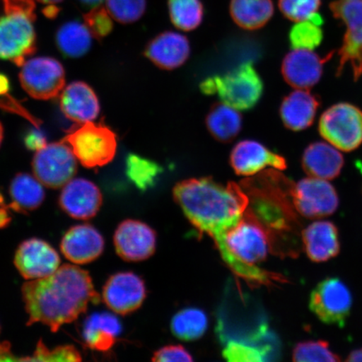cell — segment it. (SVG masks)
Masks as SVG:
<instances>
[{
    "label": "cell",
    "instance_id": "cell-1",
    "mask_svg": "<svg viewBox=\"0 0 362 362\" xmlns=\"http://www.w3.org/2000/svg\"><path fill=\"white\" fill-rule=\"evenodd\" d=\"M22 300L29 316L27 325L42 323L57 332L78 319L90 304L101 300L88 271L64 264L51 275L23 284Z\"/></svg>",
    "mask_w": 362,
    "mask_h": 362
},
{
    "label": "cell",
    "instance_id": "cell-2",
    "mask_svg": "<svg viewBox=\"0 0 362 362\" xmlns=\"http://www.w3.org/2000/svg\"><path fill=\"white\" fill-rule=\"evenodd\" d=\"M173 194L194 228L212 238L236 226L249 204L241 185H224L208 177L181 181L174 187Z\"/></svg>",
    "mask_w": 362,
    "mask_h": 362
},
{
    "label": "cell",
    "instance_id": "cell-3",
    "mask_svg": "<svg viewBox=\"0 0 362 362\" xmlns=\"http://www.w3.org/2000/svg\"><path fill=\"white\" fill-rule=\"evenodd\" d=\"M293 181L279 171L265 170L243 181L247 194V210L269 235L271 250L279 255H298V212L291 198Z\"/></svg>",
    "mask_w": 362,
    "mask_h": 362
},
{
    "label": "cell",
    "instance_id": "cell-4",
    "mask_svg": "<svg viewBox=\"0 0 362 362\" xmlns=\"http://www.w3.org/2000/svg\"><path fill=\"white\" fill-rule=\"evenodd\" d=\"M214 240L225 264L248 284L261 286L283 281L281 276L257 266L268 256L270 240L247 210L236 226Z\"/></svg>",
    "mask_w": 362,
    "mask_h": 362
},
{
    "label": "cell",
    "instance_id": "cell-5",
    "mask_svg": "<svg viewBox=\"0 0 362 362\" xmlns=\"http://www.w3.org/2000/svg\"><path fill=\"white\" fill-rule=\"evenodd\" d=\"M273 332L259 301L230 282L217 310L216 333L223 345L230 341L259 346Z\"/></svg>",
    "mask_w": 362,
    "mask_h": 362
},
{
    "label": "cell",
    "instance_id": "cell-6",
    "mask_svg": "<svg viewBox=\"0 0 362 362\" xmlns=\"http://www.w3.org/2000/svg\"><path fill=\"white\" fill-rule=\"evenodd\" d=\"M0 59L21 66L36 49L34 0H2Z\"/></svg>",
    "mask_w": 362,
    "mask_h": 362
},
{
    "label": "cell",
    "instance_id": "cell-7",
    "mask_svg": "<svg viewBox=\"0 0 362 362\" xmlns=\"http://www.w3.org/2000/svg\"><path fill=\"white\" fill-rule=\"evenodd\" d=\"M204 94H216L221 102L246 111L255 107L264 92V83L251 62H245L223 76H214L202 81Z\"/></svg>",
    "mask_w": 362,
    "mask_h": 362
},
{
    "label": "cell",
    "instance_id": "cell-8",
    "mask_svg": "<svg viewBox=\"0 0 362 362\" xmlns=\"http://www.w3.org/2000/svg\"><path fill=\"white\" fill-rule=\"evenodd\" d=\"M78 160L86 168L110 164L117 151L116 134L102 124L88 122L81 124L65 139Z\"/></svg>",
    "mask_w": 362,
    "mask_h": 362
},
{
    "label": "cell",
    "instance_id": "cell-9",
    "mask_svg": "<svg viewBox=\"0 0 362 362\" xmlns=\"http://www.w3.org/2000/svg\"><path fill=\"white\" fill-rule=\"evenodd\" d=\"M329 10L334 18L346 26L341 48L338 51L337 76H341L347 64L357 81L362 76V0H334Z\"/></svg>",
    "mask_w": 362,
    "mask_h": 362
},
{
    "label": "cell",
    "instance_id": "cell-10",
    "mask_svg": "<svg viewBox=\"0 0 362 362\" xmlns=\"http://www.w3.org/2000/svg\"><path fill=\"white\" fill-rule=\"evenodd\" d=\"M319 132L339 151H355L362 144V111L351 103L334 104L321 115Z\"/></svg>",
    "mask_w": 362,
    "mask_h": 362
},
{
    "label": "cell",
    "instance_id": "cell-11",
    "mask_svg": "<svg viewBox=\"0 0 362 362\" xmlns=\"http://www.w3.org/2000/svg\"><path fill=\"white\" fill-rule=\"evenodd\" d=\"M33 173L44 187L62 188L74 179L78 170V158L65 141L47 144L35 151Z\"/></svg>",
    "mask_w": 362,
    "mask_h": 362
},
{
    "label": "cell",
    "instance_id": "cell-12",
    "mask_svg": "<svg viewBox=\"0 0 362 362\" xmlns=\"http://www.w3.org/2000/svg\"><path fill=\"white\" fill-rule=\"evenodd\" d=\"M20 81L23 89L31 98L49 100L60 95L64 88L65 70L55 58H31L21 66Z\"/></svg>",
    "mask_w": 362,
    "mask_h": 362
},
{
    "label": "cell",
    "instance_id": "cell-13",
    "mask_svg": "<svg viewBox=\"0 0 362 362\" xmlns=\"http://www.w3.org/2000/svg\"><path fill=\"white\" fill-rule=\"evenodd\" d=\"M309 306L323 323L342 328L351 314V293L341 279L327 278L312 291Z\"/></svg>",
    "mask_w": 362,
    "mask_h": 362
},
{
    "label": "cell",
    "instance_id": "cell-14",
    "mask_svg": "<svg viewBox=\"0 0 362 362\" xmlns=\"http://www.w3.org/2000/svg\"><path fill=\"white\" fill-rule=\"evenodd\" d=\"M291 198L298 214L310 219L332 216L339 206L338 194L333 185L327 180L310 176L293 183Z\"/></svg>",
    "mask_w": 362,
    "mask_h": 362
},
{
    "label": "cell",
    "instance_id": "cell-15",
    "mask_svg": "<svg viewBox=\"0 0 362 362\" xmlns=\"http://www.w3.org/2000/svg\"><path fill=\"white\" fill-rule=\"evenodd\" d=\"M147 296L144 280L132 272H120L111 276L104 285L102 300L115 314L134 313Z\"/></svg>",
    "mask_w": 362,
    "mask_h": 362
},
{
    "label": "cell",
    "instance_id": "cell-16",
    "mask_svg": "<svg viewBox=\"0 0 362 362\" xmlns=\"http://www.w3.org/2000/svg\"><path fill=\"white\" fill-rule=\"evenodd\" d=\"M117 255L126 262H141L156 252L157 234L151 226L137 220H125L113 236Z\"/></svg>",
    "mask_w": 362,
    "mask_h": 362
},
{
    "label": "cell",
    "instance_id": "cell-17",
    "mask_svg": "<svg viewBox=\"0 0 362 362\" xmlns=\"http://www.w3.org/2000/svg\"><path fill=\"white\" fill-rule=\"evenodd\" d=\"M13 264L22 277L35 280L55 273L61 264L58 252L42 239L30 238L16 251Z\"/></svg>",
    "mask_w": 362,
    "mask_h": 362
},
{
    "label": "cell",
    "instance_id": "cell-18",
    "mask_svg": "<svg viewBox=\"0 0 362 362\" xmlns=\"http://www.w3.org/2000/svg\"><path fill=\"white\" fill-rule=\"evenodd\" d=\"M332 57L333 52L322 58L310 49H293L284 59L283 78L294 88L309 90L319 83L325 63Z\"/></svg>",
    "mask_w": 362,
    "mask_h": 362
},
{
    "label": "cell",
    "instance_id": "cell-19",
    "mask_svg": "<svg viewBox=\"0 0 362 362\" xmlns=\"http://www.w3.org/2000/svg\"><path fill=\"white\" fill-rule=\"evenodd\" d=\"M59 205L68 216L87 221L98 214L103 205V194L92 181L72 179L62 187Z\"/></svg>",
    "mask_w": 362,
    "mask_h": 362
},
{
    "label": "cell",
    "instance_id": "cell-20",
    "mask_svg": "<svg viewBox=\"0 0 362 362\" xmlns=\"http://www.w3.org/2000/svg\"><path fill=\"white\" fill-rule=\"evenodd\" d=\"M230 164L235 173L243 176L255 175L269 166L278 170H284L287 167L283 156L255 140L248 139L239 142L233 148L230 152Z\"/></svg>",
    "mask_w": 362,
    "mask_h": 362
},
{
    "label": "cell",
    "instance_id": "cell-21",
    "mask_svg": "<svg viewBox=\"0 0 362 362\" xmlns=\"http://www.w3.org/2000/svg\"><path fill=\"white\" fill-rule=\"evenodd\" d=\"M61 250L72 264H88L103 255L104 239L93 226L76 225L71 226L63 236Z\"/></svg>",
    "mask_w": 362,
    "mask_h": 362
},
{
    "label": "cell",
    "instance_id": "cell-22",
    "mask_svg": "<svg viewBox=\"0 0 362 362\" xmlns=\"http://www.w3.org/2000/svg\"><path fill=\"white\" fill-rule=\"evenodd\" d=\"M189 54L191 45L187 36L174 31L158 35L144 49V56L164 70H174L182 66Z\"/></svg>",
    "mask_w": 362,
    "mask_h": 362
},
{
    "label": "cell",
    "instance_id": "cell-23",
    "mask_svg": "<svg viewBox=\"0 0 362 362\" xmlns=\"http://www.w3.org/2000/svg\"><path fill=\"white\" fill-rule=\"evenodd\" d=\"M60 107L68 119L79 124L93 122L100 112L96 93L83 81H74L63 88Z\"/></svg>",
    "mask_w": 362,
    "mask_h": 362
},
{
    "label": "cell",
    "instance_id": "cell-24",
    "mask_svg": "<svg viewBox=\"0 0 362 362\" xmlns=\"http://www.w3.org/2000/svg\"><path fill=\"white\" fill-rule=\"evenodd\" d=\"M302 242L307 256L315 262L333 259L341 249L337 226L327 221L308 226L302 230Z\"/></svg>",
    "mask_w": 362,
    "mask_h": 362
},
{
    "label": "cell",
    "instance_id": "cell-25",
    "mask_svg": "<svg viewBox=\"0 0 362 362\" xmlns=\"http://www.w3.org/2000/svg\"><path fill=\"white\" fill-rule=\"evenodd\" d=\"M339 151L329 143L311 144L303 153V169L310 177L327 180L336 179L345 164Z\"/></svg>",
    "mask_w": 362,
    "mask_h": 362
},
{
    "label": "cell",
    "instance_id": "cell-26",
    "mask_svg": "<svg viewBox=\"0 0 362 362\" xmlns=\"http://www.w3.org/2000/svg\"><path fill=\"white\" fill-rule=\"evenodd\" d=\"M320 100L309 90L297 89L284 99L280 117L287 129L305 130L313 124Z\"/></svg>",
    "mask_w": 362,
    "mask_h": 362
},
{
    "label": "cell",
    "instance_id": "cell-27",
    "mask_svg": "<svg viewBox=\"0 0 362 362\" xmlns=\"http://www.w3.org/2000/svg\"><path fill=\"white\" fill-rule=\"evenodd\" d=\"M122 332L119 320L110 313H96L84 321L83 337L90 349L107 352L115 346Z\"/></svg>",
    "mask_w": 362,
    "mask_h": 362
},
{
    "label": "cell",
    "instance_id": "cell-28",
    "mask_svg": "<svg viewBox=\"0 0 362 362\" xmlns=\"http://www.w3.org/2000/svg\"><path fill=\"white\" fill-rule=\"evenodd\" d=\"M43 187L35 175L26 173L16 175L8 189L11 203L4 207L21 214L38 209L45 200Z\"/></svg>",
    "mask_w": 362,
    "mask_h": 362
},
{
    "label": "cell",
    "instance_id": "cell-29",
    "mask_svg": "<svg viewBox=\"0 0 362 362\" xmlns=\"http://www.w3.org/2000/svg\"><path fill=\"white\" fill-rule=\"evenodd\" d=\"M230 15L242 29L256 30L262 28L274 13L272 0H230Z\"/></svg>",
    "mask_w": 362,
    "mask_h": 362
},
{
    "label": "cell",
    "instance_id": "cell-30",
    "mask_svg": "<svg viewBox=\"0 0 362 362\" xmlns=\"http://www.w3.org/2000/svg\"><path fill=\"white\" fill-rule=\"evenodd\" d=\"M206 124L217 141L228 143L233 141L241 131L243 117L236 108L224 103H217L208 112Z\"/></svg>",
    "mask_w": 362,
    "mask_h": 362
},
{
    "label": "cell",
    "instance_id": "cell-31",
    "mask_svg": "<svg viewBox=\"0 0 362 362\" xmlns=\"http://www.w3.org/2000/svg\"><path fill=\"white\" fill-rule=\"evenodd\" d=\"M93 37L85 23L70 21L58 30L56 42L63 55L79 58L89 52Z\"/></svg>",
    "mask_w": 362,
    "mask_h": 362
},
{
    "label": "cell",
    "instance_id": "cell-32",
    "mask_svg": "<svg viewBox=\"0 0 362 362\" xmlns=\"http://www.w3.org/2000/svg\"><path fill=\"white\" fill-rule=\"evenodd\" d=\"M207 328V315L198 308H185L178 311L170 321L172 334L185 341H194L202 338Z\"/></svg>",
    "mask_w": 362,
    "mask_h": 362
},
{
    "label": "cell",
    "instance_id": "cell-33",
    "mask_svg": "<svg viewBox=\"0 0 362 362\" xmlns=\"http://www.w3.org/2000/svg\"><path fill=\"white\" fill-rule=\"evenodd\" d=\"M125 172L127 177L139 191L146 192L155 187L162 168L156 162L135 153H129L126 158Z\"/></svg>",
    "mask_w": 362,
    "mask_h": 362
},
{
    "label": "cell",
    "instance_id": "cell-34",
    "mask_svg": "<svg viewBox=\"0 0 362 362\" xmlns=\"http://www.w3.org/2000/svg\"><path fill=\"white\" fill-rule=\"evenodd\" d=\"M169 15L176 28L192 31L201 25L204 6L201 0H168Z\"/></svg>",
    "mask_w": 362,
    "mask_h": 362
},
{
    "label": "cell",
    "instance_id": "cell-35",
    "mask_svg": "<svg viewBox=\"0 0 362 362\" xmlns=\"http://www.w3.org/2000/svg\"><path fill=\"white\" fill-rule=\"evenodd\" d=\"M288 38L293 49L314 51L322 42L323 30L311 21L297 22L289 33Z\"/></svg>",
    "mask_w": 362,
    "mask_h": 362
},
{
    "label": "cell",
    "instance_id": "cell-36",
    "mask_svg": "<svg viewBox=\"0 0 362 362\" xmlns=\"http://www.w3.org/2000/svg\"><path fill=\"white\" fill-rule=\"evenodd\" d=\"M293 361L298 362H334L341 358L330 350L325 341H308L298 343L293 351Z\"/></svg>",
    "mask_w": 362,
    "mask_h": 362
},
{
    "label": "cell",
    "instance_id": "cell-37",
    "mask_svg": "<svg viewBox=\"0 0 362 362\" xmlns=\"http://www.w3.org/2000/svg\"><path fill=\"white\" fill-rule=\"evenodd\" d=\"M107 11L113 20L131 24L141 19L146 11V0H106Z\"/></svg>",
    "mask_w": 362,
    "mask_h": 362
},
{
    "label": "cell",
    "instance_id": "cell-38",
    "mask_svg": "<svg viewBox=\"0 0 362 362\" xmlns=\"http://www.w3.org/2000/svg\"><path fill=\"white\" fill-rule=\"evenodd\" d=\"M80 352L74 346H59L49 350L40 339L31 357H21V361H80Z\"/></svg>",
    "mask_w": 362,
    "mask_h": 362
},
{
    "label": "cell",
    "instance_id": "cell-39",
    "mask_svg": "<svg viewBox=\"0 0 362 362\" xmlns=\"http://www.w3.org/2000/svg\"><path fill=\"white\" fill-rule=\"evenodd\" d=\"M321 6V0H279L284 17L293 22L310 21Z\"/></svg>",
    "mask_w": 362,
    "mask_h": 362
},
{
    "label": "cell",
    "instance_id": "cell-40",
    "mask_svg": "<svg viewBox=\"0 0 362 362\" xmlns=\"http://www.w3.org/2000/svg\"><path fill=\"white\" fill-rule=\"evenodd\" d=\"M223 356L229 362H266L264 353L259 347L242 342L226 343Z\"/></svg>",
    "mask_w": 362,
    "mask_h": 362
},
{
    "label": "cell",
    "instance_id": "cell-41",
    "mask_svg": "<svg viewBox=\"0 0 362 362\" xmlns=\"http://www.w3.org/2000/svg\"><path fill=\"white\" fill-rule=\"evenodd\" d=\"M84 23L93 37L100 40L110 34L113 28L112 18L107 8L101 6L93 8L84 16Z\"/></svg>",
    "mask_w": 362,
    "mask_h": 362
},
{
    "label": "cell",
    "instance_id": "cell-42",
    "mask_svg": "<svg viewBox=\"0 0 362 362\" xmlns=\"http://www.w3.org/2000/svg\"><path fill=\"white\" fill-rule=\"evenodd\" d=\"M152 361L156 362H192L193 357L180 345H170L160 348L153 353Z\"/></svg>",
    "mask_w": 362,
    "mask_h": 362
},
{
    "label": "cell",
    "instance_id": "cell-43",
    "mask_svg": "<svg viewBox=\"0 0 362 362\" xmlns=\"http://www.w3.org/2000/svg\"><path fill=\"white\" fill-rule=\"evenodd\" d=\"M25 143L27 148L35 151H39L47 144L45 142L43 134L35 130L31 131L30 133L26 135Z\"/></svg>",
    "mask_w": 362,
    "mask_h": 362
},
{
    "label": "cell",
    "instance_id": "cell-44",
    "mask_svg": "<svg viewBox=\"0 0 362 362\" xmlns=\"http://www.w3.org/2000/svg\"><path fill=\"white\" fill-rule=\"evenodd\" d=\"M21 357H16L11 352V344L0 342V361H21Z\"/></svg>",
    "mask_w": 362,
    "mask_h": 362
},
{
    "label": "cell",
    "instance_id": "cell-45",
    "mask_svg": "<svg viewBox=\"0 0 362 362\" xmlns=\"http://www.w3.org/2000/svg\"><path fill=\"white\" fill-rule=\"evenodd\" d=\"M8 210L7 207L0 206V229L6 228L11 223L12 217Z\"/></svg>",
    "mask_w": 362,
    "mask_h": 362
},
{
    "label": "cell",
    "instance_id": "cell-46",
    "mask_svg": "<svg viewBox=\"0 0 362 362\" xmlns=\"http://www.w3.org/2000/svg\"><path fill=\"white\" fill-rule=\"evenodd\" d=\"M8 89H10V85L6 76L0 74V95L6 94Z\"/></svg>",
    "mask_w": 362,
    "mask_h": 362
},
{
    "label": "cell",
    "instance_id": "cell-47",
    "mask_svg": "<svg viewBox=\"0 0 362 362\" xmlns=\"http://www.w3.org/2000/svg\"><path fill=\"white\" fill-rule=\"evenodd\" d=\"M347 361H355V362H361L362 361V348L360 349H357L353 351L350 353V355L348 356Z\"/></svg>",
    "mask_w": 362,
    "mask_h": 362
},
{
    "label": "cell",
    "instance_id": "cell-48",
    "mask_svg": "<svg viewBox=\"0 0 362 362\" xmlns=\"http://www.w3.org/2000/svg\"><path fill=\"white\" fill-rule=\"evenodd\" d=\"M79 1L85 4V6L95 8L100 6V4L103 0H79Z\"/></svg>",
    "mask_w": 362,
    "mask_h": 362
},
{
    "label": "cell",
    "instance_id": "cell-49",
    "mask_svg": "<svg viewBox=\"0 0 362 362\" xmlns=\"http://www.w3.org/2000/svg\"><path fill=\"white\" fill-rule=\"evenodd\" d=\"M38 2L44 4H49V6H54L63 1V0H37Z\"/></svg>",
    "mask_w": 362,
    "mask_h": 362
},
{
    "label": "cell",
    "instance_id": "cell-50",
    "mask_svg": "<svg viewBox=\"0 0 362 362\" xmlns=\"http://www.w3.org/2000/svg\"><path fill=\"white\" fill-rule=\"evenodd\" d=\"M4 138V129L1 123H0V146H1Z\"/></svg>",
    "mask_w": 362,
    "mask_h": 362
}]
</instances>
